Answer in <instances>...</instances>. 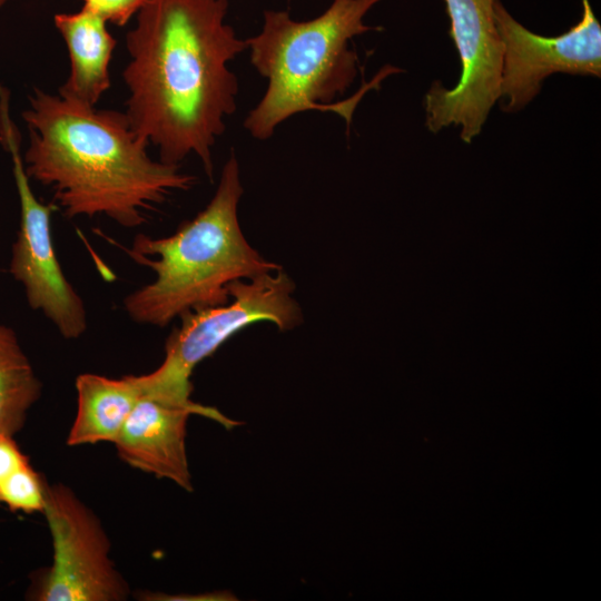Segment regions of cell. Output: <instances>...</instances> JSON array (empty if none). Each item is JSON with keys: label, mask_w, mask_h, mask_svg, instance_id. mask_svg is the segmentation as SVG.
<instances>
[{"label": "cell", "mask_w": 601, "mask_h": 601, "mask_svg": "<svg viewBox=\"0 0 601 601\" xmlns=\"http://www.w3.org/2000/svg\"><path fill=\"white\" fill-rule=\"evenodd\" d=\"M227 0H149L127 33L126 115L160 160L196 155L213 178L211 148L236 108L228 62L247 48L225 22Z\"/></svg>", "instance_id": "1"}, {"label": "cell", "mask_w": 601, "mask_h": 601, "mask_svg": "<svg viewBox=\"0 0 601 601\" xmlns=\"http://www.w3.org/2000/svg\"><path fill=\"white\" fill-rule=\"evenodd\" d=\"M22 118L29 130L26 174L53 191L69 218L106 215L124 227H138L146 211L194 184L178 165L148 156L149 142L126 112L35 89Z\"/></svg>", "instance_id": "2"}, {"label": "cell", "mask_w": 601, "mask_h": 601, "mask_svg": "<svg viewBox=\"0 0 601 601\" xmlns=\"http://www.w3.org/2000/svg\"><path fill=\"white\" fill-rule=\"evenodd\" d=\"M242 194L239 166L231 154L215 195L195 218L168 237H135L127 253L151 268L155 279L125 298L132 321L164 327L185 313L227 303L231 282L280 268L243 235L237 216Z\"/></svg>", "instance_id": "3"}, {"label": "cell", "mask_w": 601, "mask_h": 601, "mask_svg": "<svg viewBox=\"0 0 601 601\" xmlns=\"http://www.w3.org/2000/svg\"><path fill=\"white\" fill-rule=\"evenodd\" d=\"M382 0H333L318 17L294 20L287 11L266 10L260 31L246 40L250 62L268 80L267 89L244 121L266 140L289 117L307 110L334 111L351 119L353 100L333 102L357 76L351 40L373 30L367 12Z\"/></svg>", "instance_id": "4"}, {"label": "cell", "mask_w": 601, "mask_h": 601, "mask_svg": "<svg viewBox=\"0 0 601 601\" xmlns=\"http://www.w3.org/2000/svg\"><path fill=\"white\" fill-rule=\"evenodd\" d=\"M19 138L9 116V93L0 91V141L11 156L20 201V228L12 245L10 273L23 286L29 306L40 311L65 338L75 339L87 329L86 307L58 262L50 227L55 206L35 196Z\"/></svg>", "instance_id": "5"}, {"label": "cell", "mask_w": 601, "mask_h": 601, "mask_svg": "<svg viewBox=\"0 0 601 601\" xmlns=\"http://www.w3.org/2000/svg\"><path fill=\"white\" fill-rule=\"evenodd\" d=\"M494 1L444 0L461 75L454 88L434 81L424 96L425 126L434 134L456 126L461 139L471 144L499 100L503 43L494 20Z\"/></svg>", "instance_id": "6"}, {"label": "cell", "mask_w": 601, "mask_h": 601, "mask_svg": "<svg viewBox=\"0 0 601 601\" xmlns=\"http://www.w3.org/2000/svg\"><path fill=\"white\" fill-rule=\"evenodd\" d=\"M190 393L189 378L161 364L147 374L146 390L114 442L126 463L186 491H193L186 454L188 417L199 414L227 428L238 425L216 408L193 402Z\"/></svg>", "instance_id": "7"}, {"label": "cell", "mask_w": 601, "mask_h": 601, "mask_svg": "<svg viewBox=\"0 0 601 601\" xmlns=\"http://www.w3.org/2000/svg\"><path fill=\"white\" fill-rule=\"evenodd\" d=\"M42 512L53 542V564L38 600L119 601L128 585L109 559V541L95 514L63 485L47 486Z\"/></svg>", "instance_id": "8"}, {"label": "cell", "mask_w": 601, "mask_h": 601, "mask_svg": "<svg viewBox=\"0 0 601 601\" xmlns=\"http://www.w3.org/2000/svg\"><path fill=\"white\" fill-rule=\"evenodd\" d=\"M581 20L556 37L536 35L521 24L500 0L494 20L503 43L499 100L505 112H518L556 72L601 76V26L589 0H582Z\"/></svg>", "instance_id": "9"}, {"label": "cell", "mask_w": 601, "mask_h": 601, "mask_svg": "<svg viewBox=\"0 0 601 601\" xmlns=\"http://www.w3.org/2000/svg\"><path fill=\"white\" fill-rule=\"evenodd\" d=\"M294 288L282 268L231 282L227 286V303L180 316V325L166 342L162 364L189 378L199 362L253 323L270 322L279 331L296 327L302 312L292 296Z\"/></svg>", "instance_id": "10"}, {"label": "cell", "mask_w": 601, "mask_h": 601, "mask_svg": "<svg viewBox=\"0 0 601 601\" xmlns=\"http://www.w3.org/2000/svg\"><path fill=\"white\" fill-rule=\"evenodd\" d=\"M70 57V76L59 88V96L73 102L95 107L110 87L109 62L116 47L107 22L81 8L53 18Z\"/></svg>", "instance_id": "11"}, {"label": "cell", "mask_w": 601, "mask_h": 601, "mask_svg": "<svg viewBox=\"0 0 601 601\" xmlns=\"http://www.w3.org/2000/svg\"><path fill=\"white\" fill-rule=\"evenodd\" d=\"M146 386L147 374L122 378L80 374L76 380L77 414L68 435V445L115 442Z\"/></svg>", "instance_id": "12"}, {"label": "cell", "mask_w": 601, "mask_h": 601, "mask_svg": "<svg viewBox=\"0 0 601 601\" xmlns=\"http://www.w3.org/2000/svg\"><path fill=\"white\" fill-rule=\"evenodd\" d=\"M41 384L14 331L0 323V434L12 436L39 398Z\"/></svg>", "instance_id": "13"}, {"label": "cell", "mask_w": 601, "mask_h": 601, "mask_svg": "<svg viewBox=\"0 0 601 601\" xmlns=\"http://www.w3.org/2000/svg\"><path fill=\"white\" fill-rule=\"evenodd\" d=\"M45 491L40 476L27 464L0 484V501L13 511H42Z\"/></svg>", "instance_id": "14"}, {"label": "cell", "mask_w": 601, "mask_h": 601, "mask_svg": "<svg viewBox=\"0 0 601 601\" xmlns=\"http://www.w3.org/2000/svg\"><path fill=\"white\" fill-rule=\"evenodd\" d=\"M82 8L106 22L125 26L149 0H82Z\"/></svg>", "instance_id": "15"}, {"label": "cell", "mask_w": 601, "mask_h": 601, "mask_svg": "<svg viewBox=\"0 0 601 601\" xmlns=\"http://www.w3.org/2000/svg\"><path fill=\"white\" fill-rule=\"evenodd\" d=\"M27 464L12 436L0 434V484Z\"/></svg>", "instance_id": "16"}, {"label": "cell", "mask_w": 601, "mask_h": 601, "mask_svg": "<svg viewBox=\"0 0 601 601\" xmlns=\"http://www.w3.org/2000/svg\"><path fill=\"white\" fill-rule=\"evenodd\" d=\"M7 2V0H0V8Z\"/></svg>", "instance_id": "17"}]
</instances>
